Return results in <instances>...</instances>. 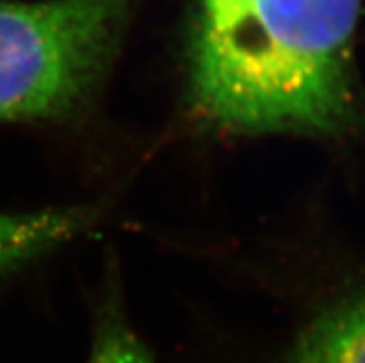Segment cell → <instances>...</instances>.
Masks as SVG:
<instances>
[{"mask_svg": "<svg viewBox=\"0 0 365 363\" xmlns=\"http://www.w3.org/2000/svg\"><path fill=\"white\" fill-rule=\"evenodd\" d=\"M135 0L0 2V121L60 117L88 97Z\"/></svg>", "mask_w": 365, "mask_h": 363, "instance_id": "2", "label": "cell"}, {"mask_svg": "<svg viewBox=\"0 0 365 363\" xmlns=\"http://www.w3.org/2000/svg\"><path fill=\"white\" fill-rule=\"evenodd\" d=\"M88 363H156L134 332L119 317H106L98 327Z\"/></svg>", "mask_w": 365, "mask_h": 363, "instance_id": "5", "label": "cell"}, {"mask_svg": "<svg viewBox=\"0 0 365 363\" xmlns=\"http://www.w3.org/2000/svg\"><path fill=\"white\" fill-rule=\"evenodd\" d=\"M284 363H365V291L315 319Z\"/></svg>", "mask_w": 365, "mask_h": 363, "instance_id": "3", "label": "cell"}, {"mask_svg": "<svg viewBox=\"0 0 365 363\" xmlns=\"http://www.w3.org/2000/svg\"><path fill=\"white\" fill-rule=\"evenodd\" d=\"M361 0H199L190 95L200 119L245 133L329 136L356 111Z\"/></svg>", "mask_w": 365, "mask_h": 363, "instance_id": "1", "label": "cell"}, {"mask_svg": "<svg viewBox=\"0 0 365 363\" xmlns=\"http://www.w3.org/2000/svg\"><path fill=\"white\" fill-rule=\"evenodd\" d=\"M86 215L78 210L0 213V272L14 269L78 234Z\"/></svg>", "mask_w": 365, "mask_h": 363, "instance_id": "4", "label": "cell"}]
</instances>
